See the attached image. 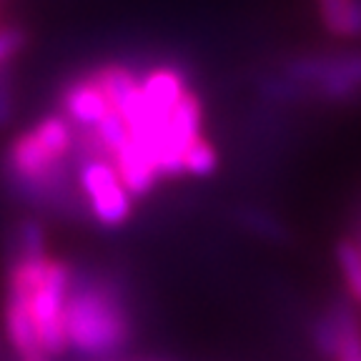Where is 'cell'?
Here are the masks:
<instances>
[{
	"label": "cell",
	"instance_id": "6da1fadb",
	"mask_svg": "<svg viewBox=\"0 0 361 361\" xmlns=\"http://www.w3.org/2000/svg\"><path fill=\"white\" fill-rule=\"evenodd\" d=\"M68 346L85 356H111L130 338V316L118 291L103 281H73L63 311Z\"/></svg>",
	"mask_w": 361,
	"mask_h": 361
},
{
	"label": "cell",
	"instance_id": "7a4b0ae2",
	"mask_svg": "<svg viewBox=\"0 0 361 361\" xmlns=\"http://www.w3.org/2000/svg\"><path fill=\"white\" fill-rule=\"evenodd\" d=\"M73 123L63 116H45L18 133L6 151V171L30 196H51L61 183V164L75 146Z\"/></svg>",
	"mask_w": 361,
	"mask_h": 361
},
{
	"label": "cell",
	"instance_id": "3957f363",
	"mask_svg": "<svg viewBox=\"0 0 361 361\" xmlns=\"http://www.w3.org/2000/svg\"><path fill=\"white\" fill-rule=\"evenodd\" d=\"M71 283H73L71 266L53 256L43 281L33 291L25 293V296H11V299L20 301L25 306L30 322L35 326L40 351L45 356H58L61 351L68 349L63 311H66V299H68V291H71Z\"/></svg>",
	"mask_w": 361,
	"mask_h": 361
},
{
	"label": "cell",
	"instance_id": "277c9868",
	"mask_svg": "<svg viewBox=\"0 0 361 361\" xmlns=\"http://www.w3.org/2000/svg\"><path fill=\"white\" fill-rule=\"evenodd\" d=\"M283 83L322 93L329 101H354L361 96V51L304 56L283 68Z\"/></svg>",
	"mask_w": 361,
	"mask_h": 361
},
{
	"label": "cell",
	"instance_id": "5b68a950",
	"mask_svg": "<svg viewBox=\"0 0 361 361\" xmlns=\"http://www.w3.org/2000/svg\"><path fill=\"white\" fill-rule=\"evenodd\" d=\"M78 183L93 219L103 228H118L133 211V196L118 171L106 158H85L78 169Z\"/></svg>",
	"mask_w": 361,
	"mask_h": 361
},
{
	"label": "cell",
	"instance_id": "8992f818",
	"mask_svg": "<svg viewBox=\"0 0 361 361\" xmlns=\"http://www.w3.org/2000/svg\"><path fill=\"white\" fill-rule=\"evenodd\" d=\"M316 344L331 361H361V324L346 306H336L316 326Z\"/></svg>",
	"mask_w": 361,
	"mask_h": 361
},
{
	"label": "cell",
	"instance_id": "52a82bcc",
	"mask_svg": "<svg viewBox=\"0 0 361 361\" xmlns=\"http://www.w3.org/2000/svg\"><path fill=\"white\" fill-rule=\"evenodd\" d=\"M108 111H111V103L88 75L63 90V116L73 123V128L90 130L98 121L106 118Z\"/></svg>",
	"mask_w": 361,
	"mask_h": 361
},
{
	"label": "cell",
	"instance_id": "ba28073f",
	"mask_svg": "<svg viewBox=\"0 0 361 361\" xmlns=\"http://www.w3.org/2000/svg\"><path fill=\"white\" fill-rule=\"evenodd\" d=\"M113 169L118 171L121 180L126 183V188L130 191V196H146V193L153 191L158 180H161V173H158L153 158L143 151L133 138L123 143L118 148V153L111 158Z\"/></svg>",
	"mask_w": 361,
	"mask_h": 361
},
{
	"label": "cell",
	"instance_id": "9c48e42d",
	"mask_svg": "<svg viewBox=\"0 0 361 361\" xmlns=\"http://www.w3.org/2000/svg\"><path fill=\"white\" fill-rule=\"evenodd\" d=\"M3 329H6V336L11 341L13 351L20 359L43 354L28 311H25V306L20 301L11 299V296H6V304H3Z\"/></svg>",
	"mask_w": 361,
	"mask_h": 361
},
{
	"label": "cell",
	"instance_id": "30bf717a",
	"mask_svg": "<svg viewBox=\"0 0 361 361\" xmlns=\"http://www.w3.org/2000/svg\"><path fill=\"white\" fill-rule=\"evenodd\" d=\"M324 28L341 40L361 38V0H319Z\"/></svg>",
	"mask_w": 361,
	"mask_h": 361
},
{
	"label": "cell",
	"instance_id": "8fae6325",
	"mask_svg": "<svg viewBox=\"0 0 361 361\" xmlns=\"http://www.w3.org/2000/svg\"><path fill=\"white\" fill-rule=\"evenodd\" d=\"M336 261L349 296L361 304V243L354 238H344L336 248Z\"/></svg>",
	"mask_w": 361,
	"mask_h": 361
},
{
	"label": "cell",
	"instance_id": "7c38bea8",
	"mask_svg": "<svg viewBox=\"0 0 361 361\" xmlns=\"http://www.w3.org/2000/svg\"><path fill=\"white\" fill-rule=\"evenodd\" d=\"M219 166V153H216V146L206 138V135H196L193 143L186 148L183 153V173H191V176H211Z\"/></svg>",
	"mask_w": 361,
	"mask_h": 361
},
{
	"label": "cell",
	"instance_id": "4fadbf2b",
	"mask_svg": "<svg viewBox=\"0 0 361 361\" xmlns=\"http://www.w3.org/2000/svg\"><path fill=\"white\" fill-rule=\"evenodd\" d=\"M25 33L16 25H0V78L8 75V66L25 48Z\"/></svg>",
	"mask_w": 361,
	"mask_h": 361
},
{
	"label": "cell",
	"instance_id": "5bb4252c",
	"mask_svg": "<svg viewBox=\"0 0 361 361\" xmlns=\"http://www.w3.org/2000/svg\"><path fill=\"white\" fill-rule=\"evenodd\" d=\"M45 251V231L38 221L28 219L20 224L18 233V254H43Z\"/></svg>",
	"mask_w": 361,
	"mask_h": 361
},
{
	"label": "cell",
	"instance_id": "9a60e30c",
	"mask_svg": "<svg viewBox=\"0 0 361 361\" xmlns=\"http://www.w3.org/2000/svg\"><path fill=\"white\" fill-rule=\"evenodd\" d=\"M16 113V90H13L8 75L0 78V126H8Z\"/></svg>",
	"mask_w": 361,
	"mask_h": 361
},
{
	"label": "cell",
	"instance_id": "2e32d148",
	"mask_svg": "<svg viewBox=\"0 0 361 361\" xmlns=\"http://www.w3.org/2000/svg\"><path fill=\"white\" fill-rule=\"evenodd\" d=\"M20 361H48V356L38 354V356H28V359H20Z\"/></svg>",
	"mask_w": 361,
	"mask_h": 361
}]
</instances>
